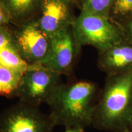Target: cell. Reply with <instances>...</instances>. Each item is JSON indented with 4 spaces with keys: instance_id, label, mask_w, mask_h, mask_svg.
<instances>
[{
    "instance_id": "obj_1",
    "label": "cell",
    "mask_w": 132,
    "mask_h": 132,
    "mask_svg": "<svg viewBox=\"0 0 132 132\" xmlns=\"http://www.w3.org/2000/svg\"><path fill=\"white\" fill-rule=\"evenodd\" d=\"M100 91L97 84L89 81L61 83L47 103L56 125L91 126Z\"/></svg>"
},
{
    "instance_id": "obj_2",
    "label": "cell",
    "mask_w": 132,
    "mask_h": 132,
    "mask_svg": "<svg viewBox=\"0 0 132 132\" xmlns=\"http://www.w3.org/2000/svg\"><path fill=\"white\" fill-rule=\"evenodd\" d=\"M132 120V72L107 75L95 107L91 126L98 130L125 132Z\"/></svg>"
},
{
    "instance_id": "obj_3",
    "label": "cell",
    "mask_w": 132,
    "mask_h": 132,
    "mask_svg": "<svg viewBox=\"0 0 132 132\" xmlns=\"http://www.w3.org/2000/svg\"><path fill=\"white\" fill-rule=\"evenodd\" d=\"M71 26L81 46H92L98 53L123 40L119 25L110 18L80 12Z\"/></svg>"
},
{
    "instance_id": "obj_4",
    "label": "cell",
    "mask_w": 132,
    "mask_h": 132,
    "mask_svg": "<svg viewBox=\"0 0 132 132\" xmlns=\"http://www.w3.org/2000/svg\"><path fill=\"white\" fill-rule=\"evenodd\" d=\"M61 75L44 65H29L23 73L15 97L20 102L36 107L47 104L56 87L61 83Z\"/></svg>"
},
{
    "instance_id": "obj_5",
    "label": "cell",
    "mask_w": 132,
    "mask_h": 132,
    "mask_svg": "<svg viewBox=\"0 0 132 132\" xmlns=\"http://www.w3.org/2000/svg\"><path fill=\"white\" fill-rule=\"evenodd\" d=\"M55 126L50 114L20 101L0 114V132H53Z\"/></svg>"
},
{
    "instance_id": "obj_6",
    "label": "cell",
    "mask_w": 132,
    "mask_h": 132,
    "mask_svg": "<svg viewBox=\"0 0 132 132\" xmlns=\"http://www.w3.org/2000/svg\"><path fill=\"white\" fill-rule=\"evenodd\" d=\"M49 54L42 65L60 75L72 72L81 46L74 36L72 26L53 36Z\"/></svg>"
},
{
    "instance_id": "obj_7",
    "label": "cell",
    "mask_w": 132,
    "mask_h": 132,
    "mask_svg": "<svg viewBox=\"0 0 132 132\" xmlns=\"http://www.w3.org/2000/svg\"><path fill=\"white\" fill-rule=\"evenodd\" d=\"M51 40L36 21L22 26L14 35L15 47L29 65L44 63L49 54Z\"/></svg>"
},
{
    "instance_id": "obj_8",
    "label": "cell",
    "mask_w": 132,
    "mask_h": 132,
    "mask_svg": "<svg viewBox=\"0 0 132 132\" xmlns=\"http://www.w3.org/2000/svg\"><path fill=\"white\" fill-rule=\"evenodd\" d=\"M72 5L68 0H41L40 16L35 21L43 32L52 37L71 26L75 19Z\"/></svg>"
},
{
    "instance_id": "obj_9",
    "label": "cell",
    "mask_w": 132,
    "mask_h": 132,
    "mask_svg": "<svg viewBox=\"0 0 132 132\" xmlns=\"http://www.w3.org/2000/svg\"><path fill=\"white\" fill-rule=\"evenodd\" d=\"M97 65L107 75L132 72V44L123 39L98 53Z\"/></svg>"
},
{
    "instance_id": "obj_10",
    "label": "cell",
    "mask_w": 132,
    "mask_h": 132,
    "mask_svg": "<svg viewBox=\"0 0 132 132\" xmlns=\"http://www.w3.org/2000/svg\"><path fill=\"white\" fill-rule=\"evenodd\" d=\"M23 73L0 64V95L8 98L15 97Z\"/></svg>"
},
{
    "instance_id": "obj_11",
    "label": "cell",
    "mask_w": 132,
    "mask_h": 132,
    "mask_svg": "<svg viewBox=\"0 0 132 132\" xmlns=\"http://www.w3.org/2000/svg\"><path fill=\"white\" fill-rule=\"evenodd\" d=\"M41 0H0L11 15L12 20L27 17L39 7Z\"/></svg>"
},
{
    "instance_id": "obj_12",
    "label": "cell",
    "mask_w": 132,
    "mask_h": 132,
    "mask_svg": "<svg viewBox=\"0 0 132 132\" xmlns=\"http://www.w3.org/2000/svg\"><path fill=\"white\" fill-rule=\"evenodd\" d=\"M0 64L22 73L29 66L21 57L15 45L8 46L0 50Z\"/></svg>"
},
{
    "instance_id": "obj_13",
    "label": "cell",
    "mask_w": 132,
    "mask_h": 132,
    "mask_svg": "<svg viewBox=\"0 0 132 132\" xmlns=\"http://www.w3.org/2000/svg\"><path fill=\"white\" fill-rule=\"evenodd\" d=\"M115 0H80L81 12L110 18Z\"/></svg>"
},
{
    "instance_id": "obj_14",
    "label": "cell",
    "mask_w": 132,
    "mask_h": 132,
    "mask_svg": "<svg viewBox=\"0 0 132 132\" xmlns=\"http://www.w3.org/2000/svg\"><path fill=\"white\" fill-rule=\"evenodd\" d=\"M132 14V0H115L110 12V18L118 23Z\"/></svg>"
},
{
    "instance_id": "obj_15",
    "label": "cell",
    "mask_w": 132,
    "mask_h": 132,
    "mask_svg": "<svg viewBox=\"0 0 132 132\" xmlns=\"http://www.w3.org/2000/svg\"><path fill=\"white\" fill-rule=\"evenodd\" d=\"M118 24L122 31L123 39L132 44V14Z\"/></svg>"
},
{
    "instance_id": "obj_16",
    "label": "cell",
    "mask_w": 132,
    "mask_h": 132,
    "mask_svg": "<svg viewBox=\"0 0 132 132\" xmlns=\"http://www.w3.org/2000/svg\"><path fill=\"white\" fill-rule=\"evenodd\" d=\"M12 45H14V36L6 26L0 27V50Z\"/></svg>"
},
{
    "instance_id": "obj_17",
    "label": "cell",
    "mask_w": 132,
    "mask_h": 132,
    "mask_svg": "<svg viewBox=\"0 0 132 132\" xmlns=\"http://www.w3.org/2000/svg\"><path fill=\"white\" fill-rule=\"evenodd\" d=\"M12 20L9 12L3 5L0 3V27L5 26Z\"/></svg>"
},
{
    "instance_id": "obj_18",
    "label": "cell",
    "mask_w": 132,
    "mask_h": 132,
    "mask_svg": "<svg viewBox=\"0 0 132 132\" xmlns=\"http://www.w3.org/2000/svg\"><path fill=\"white\" fill-rule=\"evenodd\" d=\"M64 132H85V128L79 127L65 128Z\"/></svg>"
},
{
    "instance_id": "obj_19",
    "label": "cell",
    "mask_w": 132,
    "mask_h": 132,
    "mask_svg": "<svg viewBox=\"0 0 132 132\" xmlns=\"http://www.w3.org/2000/svg\"><path fill=\"white\" fill-rule=\"evenodd\" d=\"M68 1H70L72 4L79 5V2H80V0H68Z\"/></svg>"
},
{
    "instance_id": "obj_20",
    "label": "cell",
    "mask_w": 132,
    "mask_h": 132,
    "mask_svg": "<svg viewBox=\"0 0 132 132\" xmlns=\"http://www.w3.org/2000/svg\"><path fill=\"white\" fill-rule=\"evenodd\" d=\"M125 132H132V130L130 129V130H127V131H125Z\"/></svg>"
},
{
    "instance_id": "obj_21",
    "label": "cell",
    "mask_w": 132,
    "mask_h": 132,
    "mask_svg": "<svg viewBox=\"0 0 132 132\" xmlns=\"http://www.w3.org/2000/svg\"><path fill=\"white\" fill-rule=\"evenodd\" d=\"M130 129L132 130V120H131V128H130Z\"/></svg>"
}]
</instances>
